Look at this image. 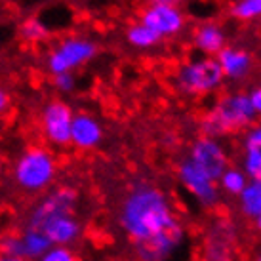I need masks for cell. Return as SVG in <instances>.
Returning <instances> with one entry per match:
<instances>
[{"label":"cell","mask_w":261,"mask_h":261,"mask_svg":"<svg viewBox=\"0 0 261 261\" xmlns=\"http://www.w3.org/2000/svg\"><path fill=\"white\" fill-rule=\"evenodd\" d=\"M118 225L132 244H141L181 227L174 198L152 183H138L124 196Z\"/></svg>","instance_id":"cell-1"},{"label":"cell","mask_w":261,"mask_h":261,"mask_svg":"<svg viewBox=\"0 0 261 261\" xmlns=\"http://www.w3.org/2000/svg\"><path fill=\"white\" fill-rule=\"evenodd\" d=\"M255 113L250 97L244 92H234L219 97L200 120V132L206 138L219 139L229 134L248 130L255 124Z\"/></svg>","instance_id":"cell-2"},{"label":"cell","mask_w":261,"mask_h":261,"mask_svg":"<svg viewBox=\"0 0 261 261\" xmlns=\"http://www.w3.org/2000/svg\"><path fill=\"white\" fill-rule=\"evenodd\" d=\"M225 76L216 58H191L179 65L175 74L177 90L191 97L210 95L223 86Z\"/></svg>","instance_id":"cell-3"},{"label":"cell","mask_w":261,"mask_h":261,"mask_svg":"<svg viewBox=\"0 0 261 261\" xmlns=\"http://www.w3.org/2000/svg\"><path fill=\"white\" fill-rule=\"evenodd\" d=\"M58 172L56 159L42 147H31L17 159L14 168V179L21 189L38 193L48 187Z\"/></svg>","instance_id":"cell-4"},{"label":"cell","mask_w":261,"mask_h":261,"mask_svg":"<svg viewBox=\"0 0 261 261\" xmlns=\"http://www.w3.org/2000/svg\"><path fill=\"white\" fill-rule=\"evenodd\" d=\"M177 181L183 191L204 210L216 208L221 200V191L218 187V181L208 177L189 159H183L177 166Z\"/></svg>","instance_id":"cell-5"},{"label":"cell","mask_w":261,"mask_h":261,"mask_svg":"<svg viewBox=\"0 0 261 261\" xmlns=\"http://www.w3.org/2000/svg\"><path fill=\"white\" fill-rule=\"evenodd\" d=\"M189 244V232L185 223L174 231L160 234L141 244H132L138 261H177L185 254Z\"/></svg>","instance_id":"cell-6"},{"label":"cell","mask_w":261,"mask_h":261,"mask_svg":"<svg viewBox=\"0 0 261 261\" xmlns=\"http://www.w3.org/2000/svg\"><path fill=\"white\" fill-rule=\"evenodd\" d=\"M237 242L239 231L231 219L212 221L204 237L200 261H237Z\"/></svg>","instance_id":"cell-7"},{"label":"cell","mask_w":261,"mask_h":261,"mask_svg":"<svg viewBox=\"0 0 261 261\" xmlns=\"http://www.w3.org/2000/svg\"><path fill=\"white\" fill-rule=\"evenodd\" d=\"M79 206V191L71 185H61V187L50 191L42 200L33 208L29 216V229H40L48 219L58 218V216H74Z\"/></svg>","instance_id":"cell-8"},{"label":"cell","mask_w":261,"mask_h":261,"mask_svg":"<svg viewBox=\"0 0 261 261\" xmlns=\"http://www.w3.org/2000/svg\"><path fill=\"white\" fill-rule=\"evenodd\" d=\"M187 159L198 170H202L208 177H212L214 181H218L219 175L231 166L229 164V152L223 147V143L219 139L206 138V136H200V138L195 139V143L189 149Z\"/></svg>","instance_id":"cell-9"},{"label":"cell","mask_w":261,"mask_h":261,"mask_svg":"<svg viewBox=\"0 0 261 261\" xmlns=\"http://www.w3.org/2000/svg\"><path fill=\"white\" fill-rule=\"evenodd\" d=\"M95 51L97 48L94 42L84 40V38H69L51 51L48 67L54 74L71 73V69L88 63L95 56Z\"/></svg>","instance_id":"cell-10"},{"label":"cell","mask_w":261,"mask_h":261,"mask_svg":"<svg viewBox=\"0 0 261 261\" xmlns=\"http://www.w3.org/2000/svg\"><path fill=\"white\" fill-rule=\"evenodd\" d=\"M141 23L162 40V38L175 37L185 29V14L179 6L151 4L141 15Z\"/></svg>","instance_id":"cell-11"},{"label":"cell","mask_w":261,"mask_h":261,"mask_svg":"<svg viewBox=\"0 0 261 261\" xmlns=\"http://www.w3.org/2000/svg\"><path fill=\"white\" fill-rule=\"evenodd\" d=\"M73 111L63 101H51L44 107L42 130L46 139L58 147H65L71 143V124Z\"/></svg>","instance_id":"cell-12"},{"label":"cell","mask_w":261,"mask_h":261,"mask_svg":"<svg viewBox=\"0 0 261 261\" xmlns=\"http://www.w3.org/2000/svg\"><path fill=\"white\" fill-rule=\"evenodd\" d=\"M216 59H218V65L225 79L234 80V82L244 80L254 69L252 54L244 48H237V46H229V44L216 56Z\"/></svg>","instance_id":"cell-13"},{"label":"cell","mask_w":261,"mask_h":261,"mask_svg":"<svg viewBox=\"0 0 261 261\" xmlns=\"http://www.w3.org/2000/svg\"><path fill=\"white\" fill-rule=\"evenodd\" d=\"M103 139V128L101 124L95 120L92 115L80 113L73 116L71 124V143L79 147L82 151H90L101 143Z\"/></svg>","instance_id":"cell-14"},{"label":"cell","mask_w":261,"mask_h":261,"mask_svg":"<svg viewBox=\"0 0 261 261\" xmlns=\"http://www.w3.org/2000/svg\"><path fill=\"white\" fill-rule=\"evenodd\" d=\"M40 231L46 234L51 246H69L80 237L82 227L74 216H58V218L48 219L40 227Z\"/></svg>","instance_id":"cell-15"},{"label":"cell","mask_w":261,"mask_h":261,"mask_svg":"<svg viewBox=\"0 0 261 261\" xmlns=\"http://www.w3.org/2000/svg\"><path fill=\"white\" fill-rule=\"evenodd\" d=\"M240 170L248 175V179H261V124L248 128L242 138Z\"/></svg>","instance_id":"cell-16"},{"label":"cell","mask_w":261,"mask_h":261,"mask_svg":"<svg viewBox=\"0 0 261 261\" xmlns=\"http://www.w3.org/2000/svg\"><path fill=\"white\" fill-rule=\"evenodd\" d=\"M193 46L200 56L206 58H216L219 51L227 46V35L221 25L214 21H206L198 25L193 33Z\"/></svg>","instance_id":"cell-17"},{"label":"cell","mask_w":261,"mask_h":261,"mask_svg":"<svg viewBox=\"0 0 261 261\" xmlns=\"http://www.w3.org/2000/svg\"><path fill=\"white\" fill-rule=\"evenodd\" d=\"M240 216L248 221H254L261 214V179H250L244 191L237 196Z\"/></svg>","instance_id":"cell-18"},{"label":"cell","mask_w":261,"mask_h":261,"mask_svg":"<svg viewBox=\"0 0 261 261\" xmlns=\"http://www.w3.org/2000/svg\"><path fill=\"white\" fill-rule=\"evenodd\" d=\"M21 237V246H23V257L27 261H38L48 250L51 248L50 240L46 239L40 229H25Z\"/></svg>","instance_id":"cell-19"},{"label":"cell","mask_w":261,"mask_h":261,"mask_svg":"<svg viewBox=\"0 0 261 261\" xmlns=\"http://www.w3.org/2000/svg\"><path fill=\"white\" fill-rule=\"evenodd\" d=\"M248 175L240 170V168H234V166H229L225 170L223 174L219 175L218 179V187L221 193L229 196H239L244 187L248 185Z\"/></svg>","instance_id":"cell-20"},{"label":"cell","mask_w":261,"mask_h":261,"mask_svg":"<svg viewBox=\"0 0 261 261\" xmlns=\"http://www.w3.org/2000/svg\"><path fill=\"white\" fill-rule=\"evenodd\" d=\"M126 40L134 46V48H141V50H147V48H152L160 42V38L152 33L151 29H147L143 23L139 21L136 25H132L130 29L126 31Z\"/></svg>","instance_id":"cell-21"},{"label":"cell","mask_w":261,"mask_h":261,"mask_svg":"<svg viewBox=\"0 0 261 261\" xmlns=\"http://www.w3.org/2000/svg\"><path fill=\"white\" fill-rule=\"evenodd\" d=\"M229 14L239 21H254L261 17V0H232Z\"/></svg>","instance_id":"cell-22"},{"label":"cell","mask_w":261,"mask_h":261,"mask_svg":"<svg viewBox=\"0 0 261 261\" xmlns=\"http://www.w3.org/2000/svg\"><path fill=\"white\" fill-rule=\"evenodd\" d=\"M0 255H12V257H23V246L19 234H4L0 239Z\"/></svg>","instance_id":"cell-23"},{"label":"cell","mask_w":261,"mask_h":261,"mask_svg":"<svg viewBox=\"0 0 261 261\" xmlns=\"http://www.w3.org/2000/svg\"><path fill=\"white\" fill-rule=\"evenodd\" d=\"M38 261H79V257L69 246H51Z\"/></svg>","instance_id":"cell-24"},{"label":"cell","mask_w":261,"mask_h":261,"mask_svg":"<svg viewBox=\"0 0 261 261\" xmlns=\"http://www.w3.org/2000/svg\"><path fill=\"white\" fill-rule=\"evenodd\" d=\"M21 33L23 37L29 38V40H38V38L46 37V27L40 21H37V19H29L21 27Z\"/></svg>","instance_id":"cell-25"},{"label":"cell","mask_w":261,"mask_h":261,"mask_svg":"<svg viewBox=\"0 0 261 261\" xmlns=\"http://www.w3.org/2000/svg\"><path fill=\"white\" fill-rule=\"evenodd\" d=\"M56 86L61 92H71L74 88V76L71 73H59L56 74Z\"/></svg>","instance_id":"cell-26"},{"label":"cell","mask_w":261,"mask_h":261,"mask_svg":"<svg viewBox=\"0 0 261 261\" xmlns=\"http://www.w3.org/2000/svg\"><path fill=\"white\" fill-rule=\"evenodd\" d=\"M248 97H250V103H252V107H254L255 116L261 118V86L254 88V90L248 94Z\"/></svg>","instance_id":"cell-27"},{"label":"cell","mask_w":261,"mask_h":261,"mask_svg":"<svg viewBox=\"0 0 261 261\" xmlns=\"http://www.w3.org/2000/svg\"><path fill=\"white\" fill-rule=\"evenodd\" d=\"M8 107V94L0 88V113Z\"/></svg>","instance_id":"cell-28"},{"label":"cell","mask_w":261,"mask_h":261,"mask_svg":"<svg viewBox=\"0 0 261 261\" xmlns=\"http://www.w3.org/2000/svg\"><path fill=\"white\" fill-rule=\"evenodd\" d=\"M183 0H151V4H172V6H177Z\"/></svg>","instance_id":"cell-29"},{"label":"cell","mask_w":261,"mask_h":261,"mask_svg":"<svg viewBox=\"0 0 261 261\" xmlns=\"http://www.w3.org/2000/svg\"><path fill=\"white\" fill-rule=\"evenodd\" d=\"M0 261H27L25 257H12V255H0Z\"/></svg>","instance_id":"cell-30"},{"label":"cell","mask_w":261,"mask_h":261,"mask_svg":"<svg viewBox=\"0 0 261 261\" xmlns=\"http://www.w3.org/2000/svg\"><path fill=\"white\" fill-rule=\"evenodd\" d=\"M252 223H254L255 231H257V232H261V214H259V216H257V218L254 219V221H252Z\"/></svg>","instance_id":"cell-31"},{"label":"cell","mask_w":261,"mask_h":261,"mask_svg":"<svg viewBox=\"0 0 261 261\" xmlns=\"http://www.w3.org/2000/svg\"><path fill=\"white\" fill-rule=\"evenodd\" d=\"M252 261H261V246L255 250V254H254V257H252Z\"/></svg>","instance_id":"cell-32"}]
</instances>
